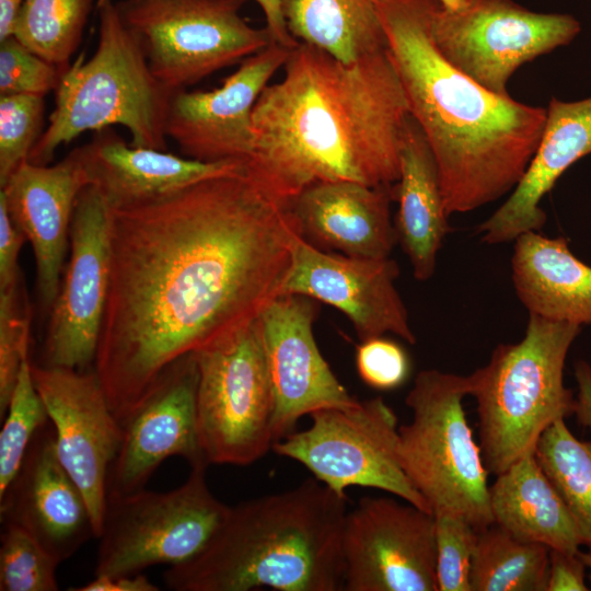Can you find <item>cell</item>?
Segmentation results:
<instances>
[{"instance_id": "obj_1", "label": "cell", "mask_w": 591, "mask_h": 591, "mask_svg": "<svg viewBox=\"0 0 591 591\" xmlns=\"http://www.w3.org/2000/svg\"><path fill=\"white\" fill-rule=\"evenodd\" d=\"M111 209L94 370L124 425L176 361L281 294L301 234L289 204L245 171Z\"/></svg>"}, {"instance_id": "obj_2", "label": "cell", "mask_w": 591, "mask_h": 591, "mask_svg": "<svg viewBox=\"0 0 591 591\" xmlns=\"http://www.w3.org/2000/svg\"><path fill=\"white\" fill-rule=\"evenodd\" d=\"M283 68L254 106L245 174L286 204L318 182L394 185L409 112L386 48L346 63L299 42Z\"/></svg>"}, {"instance_id": "obj_3", "label": "cell", "mask_w": 591, "mask_h": 591, "mask_svg": "<svg viewBox=\"0 0 591 591\" xmlns=\"http://www.w3.org/2000/svg\"><path fill=\"white\" fill-rule=\"evenodd\" d=\"M437 0H380L386 50L409 115L433 153L448 216L510 194L541 140L546 108L499 95L451 65L434 44Z\"/></svg>"}, {"instance_id": "obj_4", "label": "cell", "mask_w": 591, "mask_h": 591, "mask_svg": "<svg viewBox=\"0 0 591 591\" xmlns=\"http://www.w3.org/2000/svg\"><path fill=\"white\" fill-rule=\"evenodd\" d=\"M347 499L313 477L229 506L206 547L164 582L174 591H341Z\"/></svg>"}, {"instance_id": "obj_5", "label": "cell", "mask_w": 591, "mask_h": 591, "mask_svg": "<svg viewBox=\"0 0 591 591\" xmlns=\"http://www.w3.org/2000/svg\"><path fill=\"white\" fill-rule=\"evenodd\" d=\"M96 10V49L89 59L79 55L63 71L48 126L30 154L35 164H48L61 144L83 132L114 125L128 129L131 146L166 151V118L175 92L151 71L116 2L97 0Z\"/></svg>"}, {"instance_id": "obj_6", "label": "cell", "mask_w": 591, "mask_h": 591, "mask_svg": "<svg viewBox=\"0 0 591 591\" xmlns=\"http://www.w3.org/2000/svg\"><path fill=\"white\" fill-rule=\"evenodd\" d=\"M580 331L577 324L529 314L522 339L498 345L488 363L468 375L489 474L497 476L534 452L548 426L572 415L575 397L564 384V367Z\"/></svg>"}, {"instance_id": "obj_7", "label": "cell", "mask_w": 591, "mask_h": 591, "mask_svg": "<svg viewBox=\"0 0 591 591\" xmlns=\"http://www.w3.org/2000/svg\"><path fill=\"white\" fill-rule=\"evenodd\" d=\"M470 392L468 375L420 371L406 396L413 419L398 427V456L433 515L462 518L478 531L494 518L489 473L463 407Z\"/></svg>"}, {"instance_id": "obj_8", "label": "cell", "mask_w": 591, "mask_h": 591, "mask_svg": "<svg viewBox=\"0 0 591 591\" xmlns=\"http://www.w3.org/2000/svg\"><path fill=\"white\" fill-rule=\"evenodd\" d=\"M193 357L197 433L207 463L256 462L275 442V399L258 317Z\"/></svg>"}, {"instance_id": "obj_9", "label": "cell", "mask_w": 591, "mask_h": 591, "mask_svg": "<svg viewBox=\"0 0 591 591\" xmlns=\"http://www.w3.org/2000/svg\"><path fill=\"white\" fill-rule=\"evenodd\" d=\"M206 468L192 467L187 479L169 491L109 494L94 576L136 575L198 555L229 509L211 493Z\"/></svg>"}, {"instance_id": "obj_10", "label": "cell", "mask_w": 591, "mask_h": 591, "mask_svg": "<svg viewBox=\"0 0 591 591\" xmlns=\"http://www.w3.org/2000/svg\"><path fill=\"white\" fill-rule=\"evenodd\" d=\"M247 0H121L124 23L137 36L155 78L173 92L266 48V26H251Z\"/></svg>"}, {"instance_id": "obj_11", "label": "cell", "mask_w": 591, "mask_h": 591, "mask_svg": "<svg viewBox=\"0 0 591 591\" xmlns=\"http://www.w3.org/2000/svg\"><path fill=\"white\" fill-rule=\"evenodd\" d=\"M310 416L308 429L273 444L278 455L301 463L338 494L346 495L350 486L376 488L432 513L401 465L397 417L382 397Z\"/></svg>"}, {"instance_id": "obj_12", "label": "cell", "mask_w": 591, "mask_h": 591, "mask_svg": "<svg viewBox=\"0 0 591 591\" xmlns=\"http://www.w3.org/2000/svg\"><path fill=\"white\" fill-rule=\"evenodd\" d=\"M580 23L569 14L530 11L512 0H463L453 9L438 0L431 33L456 69L499 95L525 62L568 45Z\"/></svg>"}, {"instance_id": "obj_13", "label": "cell", "mask_w": 591, "mask_h": 591, "mask_svg": "<svg viewBox=\"0 0 591 591\" xmlns=\"http://www.w3.org/2000/svg\"><path fill=\"white\" fill-rule=\"evenodd\" d=\"M345 591H438L432 513L394 498L362 497L341 532Z\"/></svg>"}, {"instance_id": "obj_14", "label": "cell", "mask_w": 591, "mask_h": 591, "mask_svg": "<svg viewBox=\"0 0 591 591\" xmlns=\"http://www.w3.org/2000/svg\"><path fill=\"white\" fill-rule=\"evenodd\" d=\"M111 215L95 187L81 190L71 221L69 259L50 309L45 366L86 370L94 364L111 277Z\"/></svg>"}, {"instance_id": "obj_15", "label": "cell", "mask_w": 591, "mask_h": 591, "mask_svg": "<svg viewBox=\"0 0 591 591\" xmlns=\"http://www.w3.org/2000/svg\"><path fill=\"white\" fill-rule=\"evenodd\" d=\"M35 387L55 431L57 455L89 506L95 537L102 531L111 466L124 439L96 371L31 362Z\"/></svg>"}, {"instance_id": "obj_16", "label": "cell", "mask_w": 591, "mask_h": 591, "mask_svg": "<svg viewBox=\"0 0 591 591\" xmlns=\"http://www.w3.org/2000/svg\"><path fill=\"white\" fill-rule=\"evenodd\" d=\"M397 263L324 251L297 239L281 294H299L332 305L345 314L360 341L391 333L416 343L408 312L396 289Z\"/></svg>"}, {"instance_id": "obj_17", "label": "cell", "mask_w": 591, "mask_h": 591, "mask_svg": "<svg viewBox=\"0 0 591 591\" xmlns=\"http://www.w3.org/2000/svg\"><path fill=\"white\" fill-rule=\"evenodd\" d=\"M291 50L271 43L243 60L221 86L175 92L169 107L166 136L190 159L244 164L254 147V106Z\"/></svg>"}, {"instance_id": "obj_18", "label": "cell", "mask_w": 591, "mask_h": 591, "mask_svg": "<svg viewBox=\"0 0 591 591\" xmlns=\"http://www.w3.org/2000/svg\"><path fill=\"white\" fill-rule=\"evenodd\" d=\"M316 313L315 300L280 294L258 316L275 399V442L291 433L302 416L358 401L317 347L313 333Z\"/></svg>"}, {"instance_id": "obj_19", "label": "cell", "mask_w": 591, "mask_h": 591, "mask_svg": "<svg viewBox=\"0 0 591 591\" xmlns=\"http://www.w3.org/2000/svg\"><path fill=\"white\" fill-rule=\"evenodd\" d=\"M197 378L193 354L179 359L123 425L124 439L108 474V495L144 488L171 456L185 459L190 467L209 465L197 433Z\"/></svg>"}, {"instance_id": "obj_20", "label": "cell", "mask_w": 591, "mask_h": 591, "mask_svg": "<svg viewBox=\"0 0 591 591\" xmlns=\"http://www.w3.org/2000/svg\"><path fill=\"white\" fill-rule=\"evenodd\" d=\"M88 185L76 148L53 165L23 162L1 186L0 199L32 245L38 297L49 310L61 283L74 206Z\"/></svg>"}, {"instance_id": "obj_21", "label": "cell", "mask_w": 591, "mask_h": 591, "mask_svg": "<svg viewBox=\"0 0 591 591\" xmlns=\"http://www.w3.org/2000/svg\"><path fill=\"white\" fill-rule=\"evenodd\" d=\"M0 515L1 522L30 533L59 564L95 537L86 500L57 455L50 421L36 433L0 497Z\"/></svg>"}, {"instance_id": "obj_22", "label": "cell", "mask_w": 591, "mask_h": 591, "mask_svg": "<svg viewBox=\"0 0 591 591\" xmlns=\"http://www.w3.org/2000/svg\"><path fill=\"white\" fill-rule=\"evenodd\" d=\"M393 185L318 182L290 202L301 236L324 251L359 258H385L397 243L390 204Z\"/></svg>"}, {"instance_id": "obj_23", "label": "cell", "mask_w": 591, "mask_h": 591, "mask_svg": "<svg viewBox=\"0 0 591 591\" xmlns=\"http://www.w3.org/2000/svg\"><path fill=\"white\" fill-rule=\"evenodd\" d=\"M591 154V96L573 102L552 97L536 150L507 200L484 222L476 234L486 244L514 241L546 222L541 207L544 196L573 163Z\"/></svg>"}, {"instance_id": "obj_24", "label": "cell", "mask_w": 591, "mask_h": 591, "mask_svg": "<svg viewBox=\"0 0 591 591\" xmlns=\"http://www.w3.org/2000/svg\"><path fill=\"white\" fill-rule=\"evenodd\" d=\"M88 184L111 208L152 200L213 176L244 171L237 161L202 162L127 144L112 128L78 147Z\"/></svg>"}, {"instance_id": "obj_25", "label": "cell", "mask_w": 591, "mask_h": 591, "mask_svg": "<svg viewBox=\"0 0 591 591\" xmlns=\"http://www.w3.org/2000/svg\"><path fill=\"white\" fill-rule=\"evenodd\" d=\"M398 204L394 219L397 243L419 281L430 279L448 222L438 166L431 148L416 120L409 115L399 149V177L393 185Z\"/></svg>"}, {"instance_id": "obj_26", "label": "cell", "mask_w": 591, "mask_h": 591, "mask_svg": "<svg viewBox=\"0 0 591 591\" xmlns=\"http://www.w3.org/2000/svg\"><path fill=\"white\" fill-rule=\"evenodd\" d=\"M511 267L515 293L529 314L591 324V267L571 253L565 237L522 233L514 240Z\"/></svg>"}, {"instance_id": "obj_27", "label": "cell", "mask_w": 591, "mask_h": 591, "mask_svg": "<svg viewBox=\"0 0 591 591\" xmlns=\"http://www.w3.org/2000/svg\"><path fill=\"white\" fill-rule=\"evenodd\" d=\"M489 500L494 524L513 536L553 551L581 552L577 526L534 452L497 475Z\"/></svg>"}, {"instance_id": "obj_28", "label": "cell", "mask_w": 591, "mask_h": 591, "mask_svg": "<svg viewBox=\"0 0 591 591\" xmlns=\"http://www.w3.org/2000/svg\"><path fill=\"white\" fill-rule=\"evenodd\" d=\"M380 0H281L290 34L351 63L386 48Z\"/></svg>"}, {"instance_id": "obj_29", "label": "cell", "mask_w": 591, "mask_h": 591, "mask_svg": "<svg viewBox=\"0 0 591 591\" xmlns=\"http://www.w3.org/2000/svg\"><path fill=\"white\" fill-rule=\"evenodd\" d=\"M549 548L522 541L496 524L477 531L471 591H546Z\"/></svg>"}, {"instance_id": "obj_30", "label": "cell", "mask_w": 591, "mask_h": 591, "mask_svg": "<svg viewBox=\"0 0 591 591\" xmlns=\"http://www.w3.org/2000/svg\"><path fill=\"white\" fill-rule=\"evenodd\" d=\"M534 454L566 505L582 545L591 551V440L576 438L561 418L542 432Z\"/></svg>"}, {"instance_id": "obj_31", "label": "cell", "mask_w": 591, "mask_h": 591, "mask_svg": "<svg viewBox=\"0 0 591 591\" xmlns=\"http://www.w3.org/2000/svg\"><path fill=\"white\" fill-rule=\"evenodd\" d=\"M97 0H25L13 36L30 50L66 70Z\"/></svg>"}, {"instance_id": "obj_32", "label": "cell", "mask_w": 591, "mask_h": 591, "mask_svg": "<svg viewBox=\"0 0 591 591\" xmlns=\"http://www.w3.org/2000/svg\"><path fill=\"white\" fill-rule=\"evenodd\" d=\"M0 431V497L18 475L36 433L49 422L45 404L23 361Z\"/></svg>"}, {"instance_id": "obj_33", "label": "cell", "mask_w": 591, "mask_h": 591, "mask_svg": "<svg viewBox=\"0 0 591 591\" xmlns=\"http://www.w3.org/2000/svg\"><path fill=\"white\" fill-rule=\"evenodd\" d=\"M1 591H56L59 563L24 529L2 522Z\"/></svg>"}, {"instance_id": "obj_34", "label": "cell", "mask_w": 591, "mask_h": 591, "mask_svg": "<svg viewBox=\"0 0 591 591\" xmlns=\"http://www.w3.org/2000/svg\"><path fill=\"white\" fill-rule=\"evenodd\" d=\"M44 96H0V187L30 159L44 131Z\"/></svg>"}, {"instance_id": "obj_35", "label": "cell", "mask_w": 591, "mask_h": 591, "mask_svg": "<svg viewBox=\"0 0 591 591\" xmlns=\"http://www.w3.org/2000/svg\"><path fill=\"white\" fill-rule=\"evenodd\" d=\"M31 313L20 280L0 289V419L4 417L24 360L30 359Z\"/></svg>"}, {"instance_id": "obj_36", "label": "cell", "mask_w": 591, "mask_h": 591, "mask_svg": "<svg viewBox=\"0 0 591 591\" xmlns=\"http://www.w3.org/2000/svg\"><path fill=\"white\" fill-rule=\"evenodd\" d=\"M438 591H471L470 568L477 530L462 518L436 514Z\"/></svg>"}, {"instance_id": "obj_37", "label": "cell", "mask_w": 591, "mask_h": 591, "mask_svg": "<svg viewBox=\"0 0 591 591\" xmlns=\"http://www.w3.org/2000/svg\"><path fill=\"white\" fill-rule=\"evenodd\" d=\"M63 70L39 57L14 36L0 42V96H45L58 86Z\"/></svg>"}, {"instance_id": "obj_38", "label": "cell", "mask_w": 591, "mask_h": 591, "mask_svg": "<svg viewBox=\"0 0 591 591\" xmlns=\"http://www.w3.org/2000/svg\"><path fill=\"white\" fill-rule=\"evenodd\" d=\"M356 368L370 387L390 391L403 385L410 372L405 349L395 340L379 336L360 343L356 351Z\"/></svg>"}, {"instance_id": "obj_39", "label": "cell", "mask_w": 591, "mask_h": 591, "mask_svg": "<svg viewBox=\"0 0 591 591\" xmlns=\"http://www.w3.org/2000/svg\"><path fill=\"white\" fill-rule=\"evenodd\" d=\"M587 566L581 556L549 549V565L546 591H587Z\"/></svg>"}, {"instance_id": "obj_40", "label": "cell", "mask_w": 591, "mask_h": 591, "mask_svg": "<svg viewBox=\"0 0 591 591\" xmlns=\"http://www.w3.org/2000/svg\"><path fill=\"white\" fill-rule=\"evenodd\" d=\"M25 241V235L14 224L4 201L0 199V289L20 280L18 257Z\"/></svg>"}, {"instance_id": "obj_41", "label": "cell", "mask_w": 591, "mask_h": 591, "mask_svg": "<svg viewBox=\"0 0 591 591\" xmlns=\"http://www.w3.org/2000/svg\"><path fill=\"white\" fill-rule=\"evenodd\" d=\"M72 591H158L142 572L136 575L94 576V579Z\"/></svg>"}, {"instance_id": "obj_42", "label": "cell", "mask_w": 591, "mask_h": 591, "mask_svg": "<svg viewBox=\"0 0 591 591\" xmlns=\"http://www.w3.org/2000/svg\"><path fill=\"white\" fill-rule=\"evenodd\" d=\"M575 376L578 384V394L575 398L573 413L577 421L591 430V366L579 360L575 364Z\"/></svg>"}, {"instance_id": "obj_43", "label": "cell", "mask_w": 591, "mask_h": 591, "mask_svg": "<svg viewBox=\"0 0 591 591\" xmlns=\"http://www.w3.org/2000/svg\"><path fill=\"white\" fill-rule=\"evenodd\" d=\"M262 8L266 28L270 33L273 40L279 45L293 48L299 42L290 34L282 12L281 0H255Z\"/></svg>"}, {"instance_id": "obj_44", "label": "cell", "mask_w": 591, "mask_h": 591, "mask_svg": "<svg viewBox=\"0 0 591 591\" xmlns=\"http://www.w3.org/2000/svg\"><path fill=\"white\" fill-rule=\"evenodd\" d=\"M25 0H0V42L13 36L15 22Z\"/></svg>"}, {"instance_id": "obj_45", "label": "cell", "mask_w": 591, "mask_h": 591, "mask_svg": "<svg viewBox=\"0 0 591 591\" xmlns=\"http://www.w3.org/2000/svg\"><path fill=\"white\" fill-rule=\"evenodd\" d=\"M581 556H582V558L584 560V564H586L587 568L590 571L589 579H590V582H591V551H588L587 553L581 552Z\"/></svg>"}]
</instances>
